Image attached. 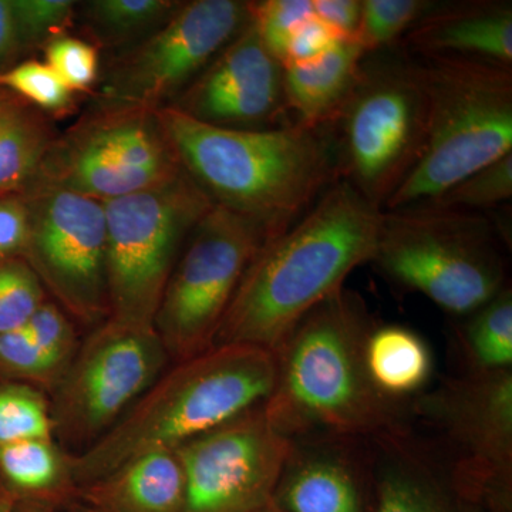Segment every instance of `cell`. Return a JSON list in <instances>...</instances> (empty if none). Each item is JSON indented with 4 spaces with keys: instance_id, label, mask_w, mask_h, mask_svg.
<instances>
[{
    "instance_id": "cell-1",
    "label": "cell",
    "mask_w": 512,
    "mask_h": 512,
    "mask_svg": "<svg viewBox=\"0 0 512 512\" xmlns=\"http://www.w3.org/2000/svg\"><path fill=\"white\" fill-rule=\"evenodd\" d=\"M382 208L339 180L292 227L256 252L218 329L215 345L275 352L312 309L372 262Z\"/></svg>"
},
{
    "instance_id": "cell-2",
    "label": "cell",
    "mask_w": 512,
    "mask_h": 512,
    "mask_svg": "<svg viewBox=\"0 0 512 512\" xmlns=\"http://www.w3.org/2000/svg\"><path fill=\"white\" fill-rule=\"evenodd\" d=\"M375 326L365 299L346 286L312 309L275 350V386L262 406L269 424L291 440H373L410 427L413 399H389L367 372Z\"/></svg>"
},
{
    "instance_id": "cell-3",
    "label": "cell",
    "mask_w": 512,
    "mask_h": 512,
    "mask_svg": "<svg viewBox=\"0 0 512 512\" xmlns=\"http://www.w3.org/2000/svg\"><path fill=\"white\" fill-rule=\"evenodd\" d=\"M175 154L218 207L254 222L268 239L301 220L339 181L329 130L298 124L235 130L157 110Z\"/></svg>"
},
{
    "instance_id": "cell-4",
    "label": "cell",
    "mask_w": 512,
    "mask_h": 512,
    "mask_svg": "<svg viewBox=\"0 0 512 512\" xmlns=\"http://www.w3.org/2000/svg\"><path fill=\"white\" fill-rule=\"evenodd\" d=\"M275 380V352L256 346H212L171 363L109 433L72 454L74 480L82 487L133 458L175 450L218 429L264 406Z\"/></svg>"
},
{
    "instance_id": "cell-5",
    "label": "cell",
    "mask_w": 512,
    "mask_h": 512,
    "mask_svg": "<svg viewBox=\"0 0 512 512\" xmlns=\"http://www.w3.org/2000/svg\"><path fill=\"white\" fill-rule=\"evenodd\" d=\"M412 59L426 97V143L383 211L434 200L512 153V67L458 56Z\"/></svg>"
},
{
    "instance_id": "cell-6",
    "label": "cell",
    "mask_w": 512,
    "mask_h": 512,
    "mask_svg": "<svg viewBox=\"0 0 512 512\" xmlns=\"http://www.w3.org/2000/svg\"><path fill=\"white\" fill-rule=\"evenodd\" d=\"M481 212L417 202L383 211L372 262L387 278L468 316L507 288V261Z\"/></svg>"
},
{
    "instance_id": "cell-7",
    "label": "cell",
    "mask_w": 512,
    "mask_h": 512,
    "mask_svg": "<svg viewBox=\"0 0 512 512\" xmlns=\"http://www.w3.org/2000/svg\"><path fill=\"white\" fill-rule=\"evenodd\" d=\"M366 56L345 107L329 130L340 180L386 207L423 154L427 106L407 53Z\"/></svg>"
},
{
    "instance_id": "cell-8",
    "label": "cell",
    "mask_w": 512,
    "mask_h": 512,
    "mask_svg": "<svg viewBox=\"0 0 512 512\" xmlns=\"http://www.w3.org/2000/svg\"><path fill=\"white\" fill-rule=\"evenodd\" d=\"M103 205L109 319L128 328L154 329L175 262L214 202L183 170L167 183Z\"/></svg>"
},
{
    "instance_id": "cell-9",
    "label": "cell",
    "mask_w": 512,
    "mask_h": 512,
    "mask_svg": "<svg viewBox=\"0 0 512 512\" xmlns=\"http://www.w3.org/2000/svg\"><path fill=\"white\" fill-rule=\"evenodd\" d=\"M157 110L99 106L50 144L22 194L66 191L106 202L183 173Z\"/></svg>"
},
{
    "instance_id": "cell-10",
    "label": "cell",
    "mask_w": 512,
    "mask_h": 512,
    "mask_svg": "<svg viewBox=\"0 0 512 512\" xmlns=\"http://www.w3.org/2000/svg\"><path fill=\"white\" fill-rule=\"evenodd\" d=\"M266 241L254 222L215 204L192 228L154 318L171 363L215 345L239 282Z\"/></svg>"
},
{
    "instance_id": "cell-11",
    "label": "cell",
    "mask_w": 512,
    "mask_h": 512,
    "mask_svg": "<svg viewBox=\"0 0 512 512\" xmlns=\"http://www.w3.org/2000/svg\"><path fill=\"white\" fill-rule=\"evenodd\" d=\"M171 365L154 329L106 322L89 330L49 394L53 437L80 454L109 433Z\"/></svg>"
},
{
    "instance_id": "cell-12",
    "label": "cell",
    "mask_w": 512,
    "mask_h": 512,
    "mask_svg": "<svg viewBox=\"0 0 512 512\" xmlns=\"http://www.w3.org/2000/svg\"><path fill=\"white\" fill-rule=\"evenodd\" d=\"M412 414L488 511L512 512V369L451 377L414 397Z\"/></svg>"
},
{
    "instance_id": "cell-13",
    "label": "cell",
    "mask_w": 512,
    "mask_h": 512,
    "mask_svg": "<svg viewBox=\"0 0 512 512\" xmlns=\"http://www.w3.org/2000/svg\"><path fill=\"white\" fill-rule=\"evenodd\" d=\"M249 20V2H181L163 26L107 66L101 74L99 106H171Z\"/></svg>"
},
{
    "instance_id": "cell-14",
    "label": "cell",
    "mask_w": 512,
    "mask_h": 512,
    "mask_svg": "<svg viewBox=\"0 0 512 512\" xmlns=\"http://www.w3.org/2000/svg\"><path fill=\"white\" fill-rule=\"evenodd\" d=\"M28 208L22 258L50 301L89 330L110 316L106 215L103 202L66 191L20 195Z\"/></svg>"
},
{
    "instance_id": "cell-15",
    "label": "cell",
    "mask_w": 512,
    "mask_h": 512,
    "mask_svg": "<svg viewBox=\"0 0 512 512\" xmlns=\"http://www.w3.org/2000/svg\"><path fill=\"white\" fill-rule=\"evenodd\" d=\"M175 450L185 474L183 512H251L274 497L292 440L261 406Z\"/></svg>"
},
{
    "instance_id": "cell-16",
    "label": "cell",
    "mask_w": 512,
    "mask_h": 512,
    "mask_svg": "<svg viewBox=\"0 0 512 512\" xmlns=\"http://www.w3.org/2000/svg\"><path fill=\"white\" fill-rule=\"evenodd\" d=\"M282 74L284 67L249 20L171 107L211 126L235 130L285 126Z\"/></svg>"
},
{
    "instance_id": "cell-17",
    "label": "cell",
    "mask_w": 512,
    "mask_h": 512,
    "mask_svg": "<svg viewBox=\"0 0 512 512\" xmlns=\"http://www.w3.org/2000/svg\"><path fill=\"white\" fill-rule=\"evenodd\" d=\"M372 512H491L433 440L412 427L369 440Z\"/></svg>"
},
{
    "instance_id": "cell-18",
    "label": "cell",
    "mask_w": 512,
    "mask_h": 512,
    "mask_svg": "<svg viewBox=\"0 0 512 512\" xmlns=\"http://www.w3.org/2000/svg\"><path fill=\"white\" fill-rule=\"evenodd\" d=\"M272 500L284 512H372L369 440H292Z\"/></svg>"
},
{
    "instance_id": "cell-19",
    "label": "cell",
    "mask_w": 512,
    "mask_h": 512,
    "mask_svg": "<svg viewBox=\"0 0 512 512\" xmlns=\"http://www.w3.org/2000/svg\"><path fill=\"white\" fill-rule=\"evenodd\" d=\"M400 43L409 56L470 57L512 67V3L436 2Z\"/></svg>"
},
{
    "instance_id": "cell-20",
    "label": "cell",
    "mask_w": 512,
    "mask_h": 512,
    "mask_svg": "<svg viewBox=\"0 0 512 512\" xmlns=\"http://www.w3.org/2000/svg\"><path fill=\"white\" fill-rule=\"evenodd\" d=\"M185 474L177 450H157L80 487L77 503L93 512H183Z\"/></svg>"
},
{
    "instance_id": "cell-21",
    "label": "cell",
    "mask_w": 512,
    "mask_h": 512,
    "mask_svg": "<svg viewBox=\"0 0 512 512\" xmlns=\"http://www.w3.org/2000/svg\"><path fill=\"white\" fill-rule=\"evenodd\" d=\"M367 53L353 40L318 60L284 67L286 114L292 124L326 130L338 119L359 79Z\"/></svg>"
},
{
    "instance_id": "cell-22",
    "label": "cell",
    "mask_w": 512,
    "mask_h": 512,
    "mask_svg": "<svg viewBox=\"0 0 512 512\" xmlns=\"http://www.w3.org/2000/svg\"><path fill=\"white\" fill-rule=\"evenodd\" d=\"M0 484L15 504L64 512L77 503L72 453L53 437H33L0 446Z\"/></svg>"
},
{
    "instance_id": "cell-23",
    "label": "cell",
    "mask_w": 512,
    "mask_h": 512,
    "mask_svg": "<svg viewBox=\"0 0 512 512\" xmlns=\"http://www.w3.org/2000/svg\"><path fill=\"white\" fill-rule=\"evenodd\" d=\"M365 357L370 379L389 399H414L426 392L433 375L429 345L406 326H375L367 338Z\"/></svg>"
},
{
    "instance_id": "cell-24",
    "label": "cell",
    "mask_w": 512,
    "mask_h": 512,
    "mask_svg": "<svg viewBox=\"0 0 512 512\" xmlns=\"http://www.w3.org/2000/svg\"><path fill=\"white\" fill-rule=\"evenodd\" d=\"M53 140L46 120L9 97L0 109V198L26 190Z\"/></svg>"
},
{
    "instance_id": "cell-25",
    "label": "cell",
    "mask_w": 512,
    "mask_h": 512,
    "mask_svg": "<svg viewBox=\"0 0 512 512\" xmlns=\"http://www.w3.org/2000/svg\"><path fill=\"white\" fill-rule=\"evenodd\" d=\"M460 330L464 372L512 369V291L510 286L476 312Z\"/></svg>"
},
{
    "instance_id": "cell-26",
    "label": "cell",
    "mask_w": 512,
    "mask_h": 512,
    "mask_svg": "<svg viewBox=\"0 0 512 512\" xmlns=\"http://www.w3.org/2000/svg\"><path fill=\"white\" fill-rule=\"evenodd\" d=\"M173 0H92L83 3L84 26L103 46H133L156 32L177 10Z\"/></svg>"
},
{
    "instance_id": "cell-27",
    "label": "cell",
    "mask_w": 512,
    "mask_h": 512,
    "mask_svg": "<svg viewBox=\"0 0 512 512\" xmlns=\"http://www.w3.org/2000/svg\"><path fill=\"white\" fill-rule=\"evenodd\" d=\"M434 3L433 0H362V15L353 42L367 55L384 52L402 42Z\"/></svg>"
},
{
    "instance_id": "cell-28",
    "label": "cell",
    "mask_w": 512,
    "mask_h": 512,
    "mask_svg": "<svg viewBox=\"0 0 512 512\" xmlns=\"http://www.w3.org/2000/svg\"><path fill=\"white\" fill-rule=\"evenodd\" d=\"M33 437H53L49 394L0 380V446Z\"/></svg>"
},
{
    "instance_id": "cell-29",
    "label": "cell",
    "mask_w": 512,
    "mask_h": 512,
    "mask_svg": "<svg viewBox=\"0 0 512 512\" xmlns=\"http://www.w3.org/2000/svg\"><path fill=\"white\" fill-rule=\"evenodd\" d=\"M512 197V153L458 181L440 197L429 202L456 210H493ZM426 202V201H424Z\"/></svg>"
},
{
    "instance_id": "cell-30",
    "label": "cell",
    "mask_w": 512,
    "mask_h": 512,
    "mask_svg": "<svg viewBox=\"0 0 512 512\" xmlns=\"http://www.w3.org/2000/svg\"><path fill=\"white\" fill-rule=\"evenodd\" d=\"M47 293L23 258L0 261V333L25 328Z\"/></svg>"
},
{
    "instance_id": "cell-31",
    "label": "cell",
    "mask_w": 512,
    "mask_h": 512,
    "mask_svg": "<svg viewBox=\"0 0 512 512\" xmlns=\"http://www.w3.org/2000/svg\"><path fill=\"white\" fill-rule=\"evenodd\" d=\"M62 370L30 339L25 328L0 333V380L29 384L50 394Z\"/></svg>"
},
{
    "instance_id": "cell-32",
    "label": "cell",
    "mask_w": 512,
    "mask_h": 512,
    "mask_svg": "<svg viewBox=\"0 0 512 512\" xmlns=\"http://www.w3.org/2000/svg\"><path fill=\"white\" fill-rule=\"evenodd\" d=\"M76 5L70 0H10L22 56L63 36L76 16Z\"/></svg>"
},
{
    "instance_id": "cell-33",
    "label": "cell",
    "mask_w": 512,
    "mask_h": 512,
    "mask_svg": "<svg viewBox=\"0 0 512 512\" xmlns=\"http://www.w3.org/2000/svg\"><path fill=\"white\" fill-rule=\"evenodd\" d=\"M0 89L10 90L49 113H62L72 104V90L47 63L25 60L0 74Z\"/></svg>"
},
{
    "instance_id": "cell-34",
    "label": "cell",
    "mask_w": 512,
    "mask_h": 512,
    "mask_svg": "<svg viewBox=\"0 0 512 512\" xmlns=\"http://www.w3.org/2000/svg\"><path fill=\"white\" fill-rule=\"evenodd\" d=\"M249 15L268 52L282 64L291 36L315 15L313 0L249 2Z\"/></svg>"
},
{
    "instance_id": "cell-35",
    "label": "cell",
    "mask_w": 512,
    "mask_h": 512,
    "mask_svg": "<svg viewBox=\"0 0 512 512\" xmlns=\"http://www.w3.org/2000/svg\"><path fill=\"white\" fill-rule=\"evenodd\" d=\"M25 329L40 352L62 373L82 342L77 335L76 323L50 299L33 313Z\"/></svg>"
},
{
    "instance_id": "cell-36",
    "label": "cell",
    "mask_w": 512,
    "mask_h": 512,
    "mask_svg": "<svg viewBox=\"0 0 512 512\" xmlns=\"http://www.w3.org/2000/svg\"><path fill=\"white\" fill-rule=\"evenodd\" d=\"M46 63L72 92L90 89L99 77L96 47L72 36H59L45 47Z\"/></svg>"
},
{
    "instance_id": "cell-37",
    "label": "cell",
    "mask_w": 512,
    "mask_h": 512,
    "mask_svg": "<svg viewBox=\"0 0 512 512\" xmlns=\"http://www.w3.org/2000/svg\"><path fill=\"white\" fill-rule=\"evenodd\" d=\"M340 42H345V40L335 30L329 28L325 22L313 15L293 32L288 47H286L282 67L318 60L320 57L328 55L330 50L338 46Z\"/></svg>"
},
{
    "instance_id": "cell-38",
    "label": "cell",
    "mask_w": 512,
    "mask_h": 512,
    "mask_svg": "<svg viewBox=\"0 0 512 512\" xmlns=\"http://www.w3.org/2000/svg\"><path fill=\"white\" fill-rule=\"evenodd\" d=\"M28 208L20 195L0 198V261L22 258L28 241Z\"/></svg>"
},
{
    "instance_id": "cell-39",
    "label": "cell",
    "mask_w": 512,
    "mask_h": 512,
    "mask_svg": "<svg viewBox=\"0 0 512 512\" xmlns=\"http://www.w3.org/2000/svg\"><path fill=\"white\" fill-rule=\"evenodd\" d=\"M313 10L316 18L343 40H353L362 15V0H313Z\"/></svg>"
},
{
    "instance_id": "cell-40",
    "label": "cell",
    "mask_w": 512,
    "mask_h": 512,
    "mask_svg": "<svg viewBox=\"0 0 512 512\" xmlns=\"http://www.w3.org/2000/svg\"><path fill=\"white\" fill-rule=\"evenodd\" d=\"M20 57L22 50L10 0H0V74L16 66Z\"/></svg>"
},
{
    "instance_id": "cell-41",
    "label": "cell",
    "mask_w": 512,
    "mask_h": 512,
    "mask_svg": "<svg viewBox=\"0 0 512 512\" xmlns=\"http://www.w3.org/2000/svg\"><path fill=\"white\" fill-rule=\"evenodd\" d=\"M13 507H15V500L0 484V512H13Z\"/></svg>"
},
{
    "instance_id": "cell-42",
    "label": "cell",
    "mask_w": 512,
    "mask_h": 512,
    "mask_svg": "<svg viewBox=\"0 0 512 512\" xmlns=\"http://www.w3.org/2000/svg\"><path fill=\"white\" fill-rule=\"evenodd\" d=\"M13 512H50V511L43 510V508L35 507V505L15 504V507H13Z\"/></svg>"
},
{
    "instance_id": "cell-43",
    "label": "cell",
    "mask_w": 512,
    "mask_h": 512,
    "mask_svg": "<svg viewBox=\"0 0 512 512\" xmlns=\"http://www.w3.org/2000/svg\"><path fill=\"white\" fill-rule=\"evenodd\" d=\"M251 512H284L281 510V508L278 507L274 503V500L268 501V503L261 505V507L256 508V510Z\"/></svg>"
},
{
    "instance_id": "cell-44",
    "label": "cell",
    "mask_w": 512,
    "mask_h": 512,
    "mask_svg": "<svg viewBox=\"0 0 512 512\" xmlns=\"http://www.w3.org/2000/svg\"><path fill=\"white\" fill-rule=\"evenodd\" d=\"M64 512H93L90 511L89 508L83 507L82 504L76 503L73 504L72 507L67 508Z\"/></svg>"
},
{
    "instance_id": "cell-45",
    "label": "cell",
    "mask_w": 512,
    "mask_h": 512,
    "mask_svg": "<svg viewBox=\"0 0 512 512\" xmlns=\"http://www.w3.org/2000/svg\"><path fill=\"white\" fill-rule=\"evenodd\" d=\"M8 99H9L8 94H6L5 92H3L2 89H0V109H2L3 104H5L6 101H8Z\"/></svg>"
},
{
    "instance_id": "cell-46",
    "label": "cell",
    "mask_w": 512,
    "mask_h": 512,
    "mask_svg": "<svg viewBox=\"0 0 512 512\" xmlns=\"http://www.w3.org/2000/svg\"><path fill=\"white\" fill-rule=\"evenodd\" d=\"M497 512H510V511H497Z\"/></svg>"
}]
</instances>
